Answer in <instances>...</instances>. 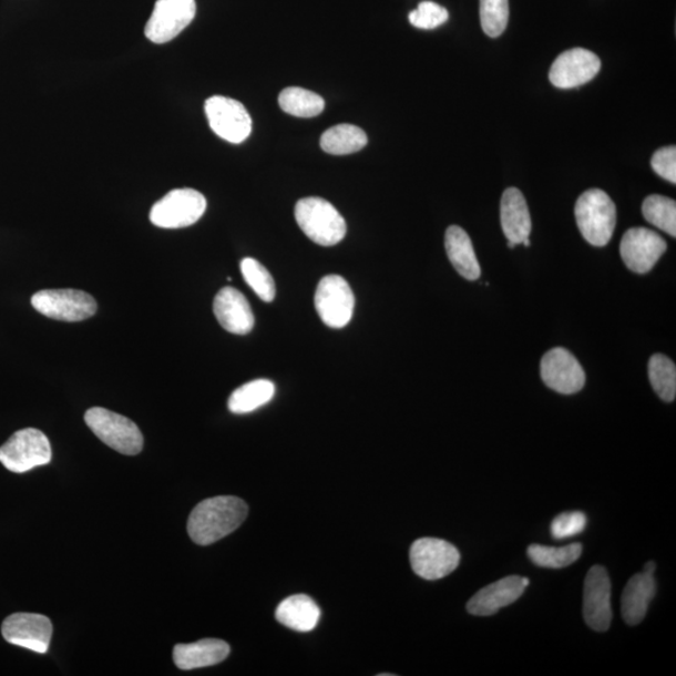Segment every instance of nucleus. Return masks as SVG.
I'll return each mask as SVG.
<instances>
[{
	"mask_svg": "<svg viewBox=\"0 0 676 676\" xmlns=\"http://www.w3.org/2000/svg\"><path fill=\"white\" fill-rule=\"evenodd\" d=\"M480 21L489 37H500L509 23V0H480Z\"/></svg>",
	"mask_w": 676,
	"mask_h": 676,
	"instance_id": "7c9ffc66",
	"label": "nucleus"
},
{
	"mask_svg": "<svg viewBox=\"0 0 676 676\" xmlns=\"http://www.w3.org/2000/svg\"><path fill=\"white\" fill-rule=\"evenodd\" d=\"M587 520L582 511H570L556 516L552 524V535L556 540H565L582 534Z\"/></svg>",
	"mask_w": 676,
	"mask_h": 676,
	"instance_id": "473e14b6",
	"label": "nucleus"
},
{
	"mask_svg": "<svg viewBox=\"0 0 676 676\" xmlns=\"http://www.w3.org/2000/svg\"><path fill=\"white\" fill-rule=\"evenodd\" d=\"M649 380L653 389L665 402H673L676 396V367L665 355H654L649 361Z\"/></svg>",
	"mask_w": 676,
	"mask_h": 676,
	"instance_id": "cd10ccee",
	"label": "nucleus"
},
{
	"mask_svg": "<svg viewBox=\"0 0 676 676\" xmlns=\"http://www.w3.org/2000/svg\"><path fill=\"white\" fill-rule=\"evenodd\" d=\"M601 70V58L584 48H574L556 58L549 80L556 89L572 90L593 81Z\"/></svg>",
	"mask_w": 676,
	"mask_h": 676,
	"instance_id": "ddd939ff",
	"label": "nucleus"
},
{
	"mask_svg": "<svg viewBox=\"0 0 676 676\" xmlns=\"http://www.w3.org/2000/svg\"><path fill=\"white\" fill-rule=\"evenodd\" d=\"M207 201L192 188L173 190L151 209L150 219L160 228H183L195 225L205 215Z\"/></svg>",
	"mask_w": 676,
	"mask_h": 676,
	"instance_id": "39448f33",
	"label": "nucleus"
},
{
	"mask_svg": "<svg viewBox=\"0 0 676 676\" xmlns=\"http://www.w3.org/2000/svg\"><path fill=\"white\" fill-rule=\"evenodd\" d=\"M229 645L219 639H203L192 644H178L173 649V660L181 670L207 668L227 659Z\"/></svg>",
	"mask_w": 676,
	"mask_h": 676,
	"instance_id": "aec40b11",
	"label": "nucleus"
},
{
	"mask_svg": "<svg viewBox=\"0 0 676 676\" xmlns=\"http://www.w3.org/2000/svg\"><path fill=\"white\" fill-rule=\"evenodd\" d=\"M540 373L549 389L563 395L582 391L585 385L582 365L563 347H556L543 357Z\"/></svg>",
	"mask_w": 676,
	"mask_h": 676,
	"instance_id": "2eb2a0df",
	"label": "nucleus"
},
{
	"mask_svg": "<svg viewBox=\"0 0 676 676\" xmlns=\"http://www.w3.org/2000/svg\"><path fill=\"white\" fill-rule=\"evenodd\" d=\"M240 273L247 285L265 303H273L276 296V285L273 276L264 265L254 258H245L240 263Z\"/></svg>",
	"mask_w": 676,
	"mask_h": 676,
	"instance_id": "c756f323",
	"label": "nucleus"
},
{
	"mask_svg": "<svg viewBox=\"0 0 676 676\" xmlns=\"http://www.w3.org/2000/svg\"><path fill=\"white\" fill-rule=\"evenodd\" d=\"M530 582L528 577L508 576L481 588L468 603V612L475 616H491L502 607L514 604L523 596Z\"/></svg>",
	"mask_w": 676,
	"mask_h": 676,
	"instance_id": "f3484780",
	"label": "nucleus"
},
{
	"mask_svg": "<svg viewBox=\"0 0 676 676\" xmlns=\"http://www.w3.org/2000/svg\"><path fill=\"white\" fill-rule=\"evenodd\" d=\"M500 216L502 231L510 243L521 245L530 237L533 224L528 202L518 188H508L502 195Z\"/></svg>",
	"mask_w": 676,
	"mask_h": 676,
	"instance_id": "6ab92c4d",
	"label": "nucleus"
},
{
	"mask_svg": "<svg viewBox=\"0 0 676 676\" xmlns=\"http://www.w3.org/2000/svg\"><path fill=\"white\" fill-rule=\"evenodd\" d=\"M196 12V0H157L144 34L152 43H168L185 31Z\"/></svg>",
	"mask_w": 676,
	"mask_h": 676,
	"instance_id": "9d476101",
	"label": "nucleus"
},
{
	"mask_svg": "<svg viewBox=\"0 0 676 676\" xmlns=\"http://www.w3.org/2000/svg\"><path fill=\"white\" fill-rule=\"evenodd\" d=\"M448 19L449 12L447 9L433 2H422L409 14L410 23L419 29H424V31L447 23Z\"/></svg>",
	"mask_w": 676,
	"mask_h": 676,
	"instance_id": "2f4dec72",
	"label": "nucleus"
},
{
	"mask_svg": "<svg viewBox=\"0 0 676 676\" xmlns=\"http://www.w3.org/2000/svg\"><path fill=\"white\" fill-rule=\"evenodd\" d=\"M214 313L222 327L235 335L253 331L255 316L247 298L234 287L222 288L214 303Z\"/></svg>",
	"mask_w": 676,
	"mask_h": 676,
	"instance_id": "a211bd4d",
	"label": "nucleus"
},
{
	"mask_svg": "<svg viewBox=\"0 0 676 676\" xmlns=\"http://www.w3.org/2000/svg\"><path fill=\"white\" fill-rule=\"evenodd\" d=\"M584 617L595 632H606L612 624V582L606 569L596 565L588 570L584 585Z\"/></svg>",
	"mask_w": 676,
	"mask_h": 676,
	"instance_id": "f8f14e48",
	"label": "nucleus"
},
{
	"mask_svg": "<svg viewBox=\"0 0 676 676\" xmlns=\"http://www.w3.org/2000/svg\"><path fill=\"white\" fill-rule=\"evenodd\" d=\"M84 421L96 438L123 455H139L143 449V434L137 424L120 413L92 408L85 412Z\"/></svg>",
	"mask_w": 676,
	"mask_h": 676,
	"instance_id": "20e7f679",
	"label": "nucleus"
},
{
	"mask_svg": "<svg viewBox=\"0 0 676 676\" xmlns=\"http://www.w3.org/2000/svg\"><path fill=\"white\" fill-rule=\"evenodd\" d=\"M321 611L314 598L304 594L293 595L278 605L276 619L295 632L307 633L315 629Z\"/></svg>",
	"mask_w": 676,
	"mask_h": 676,
	"instance_id": "4be33fe9",
	"label": "nucleus"
},
{
	"mask_svg": "<svg viewBox=\"0 0 676 676\" xmlns=\"http://www.w3.org/2000/svg\"><path fill=\"white\" fill-rule=\"evenodd\" d=\"M51 460V442L42 431L37 429L17 431L0 448V462L9 471L17 473L48 465Z\"/></svg>",
	"mask_w": 676,
	"mask_h": 676,
	"instance_id": "423d86ee",
	"label": "nucleus"
},
{
	"mask_svg": "<svg viewBox=\"0 0 676 676\" xmlns=\"http://www.w3.org/2000/svg\"><path fill=\"white\" fill-rule=\"evenodd\" d=\"M315 306L322 322L332 328L349 325L355 308V296L341 276H326L317 286Z\"/></svg>",
	"mask_w": 676,
	"mask_h": 676,
	"instance_id": "9b49d317",
	"label": "nucleus"
},
{
	"mask_svg": "<svg viewBox=\"0 0 676 676\" xmlns=\"http://www.w3.org/2000/svg\"><path fill=\"white\" fill-rule=\"evenodd\" d=\"M2 634L9 644L44 654L50 648L53 625L44 615L17 613L3 622Z\"/></svg>",
	"mask_w": 676,
	"mask_h": 676,
	"instance_id": "dca6fc26",
	"label": "nucleus"
},
{
	"mask_svg": "<svg viewBox=\"0 0 676 676\" xmlns=\"http://www.w3.org/2000/svg\"><path fill=\"white\" fill-rule=\"evenodd\" d=\"M366 133L352 124H338L327 130L321 137V148L335 156L361 151L367 144Z\"/></svg>",
	"mask_w": 676,
	"mask_h": 676,
	"instance_id": "393cba45",
	"label": "nucleus"
},
{
	"mask_svg": "<svg viewBox=\"0 0 676 676\" xmlns=\"http://www.w3.org/2000/svg\"><path fill=\"white\" fill-rule=\"evenodd\" d=\"M295 217L299 228L317 245L335 246L346 236L347 226L344 217L326 199L308 197L298 201Z\"/></svg>",
	"mask_w": 676,
	"mask_h": 676,
	"instance_id": "f03ea898",
	"label": "nucleus"
},
{
	"mask_svg": "<svg viewBox=\"0 0 676 676\" xmlns=\"http://www.w3.org/2000/svg\"><path fill=\"white\" fill-rule=\"evenodd\" d=\"M655 593L656 583L651 574L643 572L627 582L622 597V613L627 625L635 626L645 619Z\"/></svg>",
	"mask_w": 676,
	"mask_h": 676,
	"instance_id": "412c9836",
	"label": "nucleus"
},
{
	"mask_svg": "<svg viewBox=\"0 0 676 676\" xmlns=\"http://www.w3.org/2000/svg\"><path fill=\"white\" fill-rule=\"evenodd\" d=\"M508 246H509V248H515V246H518V245H515L514 243H510V240H509Z\"/></svg>",
	"mask_w": 676,
	"mask_h": 676,
	"instance_id": "c9c22d12",
	"label": "nucleus"
},
{
	"mask_svg": "<svg viewBox=\"0 0 676 676\" xmlns=\"http://www.w3.org/2000/svg\"><path fill=\"white\" fill-rule=\"evenodd\" d=\"M583 554V545L575 543L564 547L530 545L528 555L535 565L549 569H563L576 562Z\"/></svg>",
	"mask_w": 676,
	"mask_h": 676,
	"instance_id": "bb28decb",
	"label": "nucleus"
},
{
	"mask_svg": "<svg viewBox=\"0 0 676 676\" xmlns=\"http://www.w3.org/2000/svg\"><path fill=\"white\" fill-rule=\"evenodd\" d=\"M445 247L450 263L458 273L469 281H477L481 276V267L467 232L459 226L449 227Z\"/></svg>",
	"mask_w": 676,
	"mask_h": 676,
	"instance_id": "5701e85b",
	"label": "nucleus"
},
{
	"mask_svg": "<svg viewBox=\"0 0 676 676\" xmlns=\"http://www.w3.org/2000/svg\"><path fill=\"white\" fill-rule=\"evenodd\" d=\"M655 567L656 565L654 562L646 563L644 567V573L653 575L655 572Z\"/></svg>",
	"mask_w": 676,
	"mask_h": 676,
	"instance_id": "f704fd0d",
	"label": "nucleus"
},
{
	"mask_svg": "<svg viewBox=\"0 0 676 676\" xmlns=\"http://www.w3.org/2000/svg\"><path fill=\"white\" fill-rule=\"evenodd\" d=\"M247 515L248 506L243 499L217 496L203 500L190 515L188 534L198 545L215 544L243 525Z\"/></svg>",
	"mask_w": 676,
	"mask_h": 676,
	"instance_id": "f257e3e1",
	"label": "nucleus"
},
{
	"mask_svg": "<svg viewBox=\"0 0 676 676\" xmlns=\"http://www.w3.org/2000/svg\"><path fill=\"white\" fill-rule=\"evenodd\" d=\"M665 239L656 232L635 227L626 231L621 244V255L627 268L635 274H648L665 254Z\"/></svg>",
	"mask_w": 676,
	"mask_h": 676,
	"instance_id": "4468645a",
	"label": "nucleus"
},
{
	"mask_svg": "<svg viewBox=\"0 0 676 676\" xmlns=\"http://www.w3.org/2000/svg\"><path fill=\"white\" fill-rule=\"evenodd\" d=\"M410 562L414 574L433 582L455 572L460 564V553L445 540L423 537L412 544Z\"/></svg>",
	"mask_w": 676,
	"mask_h": 676,
	"instance_id": "6e6552de",
	"label": "nucleus"
},
{
	"mask_svg": "<svg viewBox=\"0 0 676 676\" xmlns=\"http://www.w3.org/2000/svg\"><path fill=\"white\" fill-rule=\"evenodd\" d=\"M275 391L274 382L268 380L248 382L229 396L228 409L237 414L253 412L273 400Z\"/></svg>",
	"mask_w": 676,
	"mask_h": 676,
	"instance_id": "b1692460",
	"label": "nucleus"
},
{
	"mask_svg": "<svg viewBox=\"0 0 676 676\" xmlns=\"http://www.w3.org/2000/svg\"><path fill=\"white\" fill-rule=\"evenodd\" d=\"M205 111L209 127L219 139L229 143L245 142L253 132V120L245 105L224 95H214L206 101Z\"/></svg>",
	"mask_w": 676,
	"mask_h": 676,
	"instance_id": "1a4fd4ad",
	"label": "nucleus"
},
{
	"mask_svg": "<svg viewBox=\"0 0 676 676\" xmlns=\"http://www.w3.org/2000/svg\"><path fill=\"white\" fill-rule=\"evenodd\" d=\"M643 215L646 221L665 234L676 237V203L665 196L653 195L643 203Z\"/></svg>",
	"mask_w": 676,
	"mask_h": 676,
	"instance_id": "c85d7f7f",
	"label": "nucleus"
},
{
	"mask_svg": "<svg viewBox=\"0 0 676 676\" xmlns=\"http://www.w3.org/2000/svg\"><path fill=\"white\" fill-rule=\"evenodd\" d=\"M578 229L588 244L604 247L614 235L616 207L602 190H588L578 197L575 206Z\"/></svg>",
	"mask_w": 676,
	"mask_h": 676,
	"instance_id": "7ed1b4c3",
	"label": "nucleus"
},
{
	"mask_svg": "<svg viewBox=\"0 0 676 676\" xmlns=\"http://www.w3.org/2000/svg\"><path fill=\"white\" fill-rule=\"evenodd\" d=\"M279 107L288 114L299 119H313L321 114L325 110V101L321 95L299 89V86H288L278 96Z\"/></svg>",
	"mask_w": 676,
	"mask_h": 676,
	"instance_id": "a878e982",
	"label": "nucleus"
},
{
	"mask_svg": "<svg viewBox=\"0 0 676 676\" xmlns=\"http://www.w3.org/2000/svg\"><path fill=\"white\" fill-rule=\"evenodd\" d=\"M652 167L656 175L676 183V148L675 146L664 147L654 153Z\"/></svg>",
	"mask_w": 676,
	"mask_h": 676,
	"instance_id": "72a5a7b5",
	"label": "nucleus"
},
{
	"mask_svg": "<svg viewBox=\"0 0 676 676\" xmlns=\"http://www.w3.org/2000/svg\"><path fill=\"white\" fill-rule=\"evenodd\" d=\"M35 310L53 320L80 322L96 313L93 296L80 289H44L32 297Z\"/></svg>",
	"mask_w": 676,
	"mask_h": 676,
	"instance_id": "0eeeda50",
	"label": "nucleus"
}]
</instances>
